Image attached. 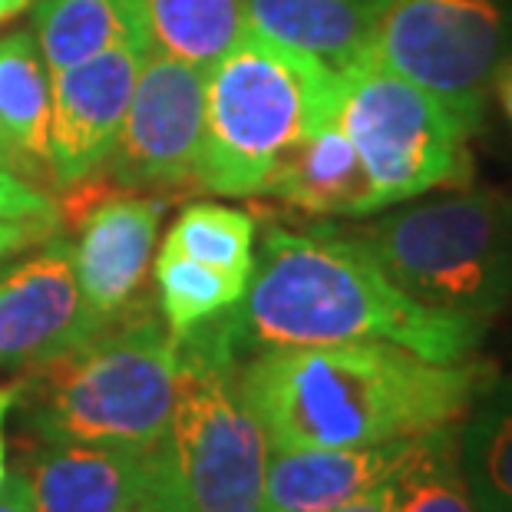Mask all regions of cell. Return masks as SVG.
Segmentation results:
<instances>
[{"label": "cell", "mask_w": 512, "mask_h": 512, "mask_svg": "<svg viewBox=\"0 0 512 512\" xmlns=\"http://www.w3.org/2000/svg\"><path fill=\"white\" fill-rule=\"evenodd\" d=\"M0 512H34L27 479H24V473H20V470L7 473L4 486H0Z\"/></svg>", "instance_id": "cell-27"}, {"label": "cell", "mask_w": 512, "mask_h": 512, "mask_svg": "<svg viewBox=\"0 0 512 512\" xmlns=\"http://www.w3.org/2000/svg\"><path fill=\"white\" fill-rule=\"evenodd\" d=\"M0 219L57 228L60 205L53 202L47 192H40L30 179L17 176L14 169L0 166Z\"/></svg>", "instance_id": "cell-24"}, {"label": "cell", "mask_w": 512, "mask_h": 512, "mask_svg": "<svg viewBox=\"0 0 512 512\" xmlns=\"http://www.w3.org/2000/svg\"><path fill=\"white\" fill-rule=\"evenodd\" d=\"M146 53L209 73L252 30L248 0H126Z\"/></svg>", "instance_id": "cell-17"}, {"label": "cell", "mask_w": 512, "mask_h": 512, "mask_svg": "<svg viewBox=\"0 0 512 512\" xmlns=\"http://www.w3.org/2000/svg\"><path fill=\"white\" fill-rule=\"evenodd\" d=\"M57 228L50 225H30V222H7L0 219V265H4L7 258H14L20 252H27V248L40 245L43 238L53 235Z\"/></svg>", "instance_id": "cell-25"}, {"label": "cell", "mask_w": 512, "mask_h": 512, "mask_svg": "<svg viewBox=\"0 0 512 512\" xmlns=\"http://www.w3.org/2000/svg\"><path fill=\"white\" fill-rule=\"evenodd\" d=\"M337 70L248 30L205 73V129L195 185L212 195H258L281 156L337 113Z\"/></svg>", "instance_id": "cell-4"}, {"label": "cell", "mask_w": 512, "mask_h": 512, "mask_svg": "<svg viewBox=\"0 0 512 512\" xmlns=\"http://www.w3.org/2000/svg\"><path fill=\"white\" fill-rule=\"evenodd\" d=\"M159 255H179L202 265L252 278L255 271V215L219 202H192L162 238Z\"/></svg>", "instance_id": "cell-21"}, {"label": "cell", "mask_w": 512, "mask_h": 512, "mask_svg": "<svg viewBox=\"0 0 512 512\" xmlns=\"http://www.w3.org/2000/svg\"><path fill=\"white\" fill-rule=\"evenodd\" d=\"M0 166L14 169V172H17V176H24V179H27V172H24V162H20V159H17V152H14V149H10V143H7V139H4V136H0Z\"/></svg>", "instance_id": "cell-31"}, {"label": "cell", "mask_w": 512, "mask_h": 512, "mask_svg": "<svg viewBox=\"0 0 512 512\" xmlns=\"http://www.w3.org/2000/svg\"><path fill=\"white\" fill-rule=\"evenodd\" d=\"M334 119L361 156L380 209L473 179L470 129L433 93L364 53L337 73Z\"/></svg>", "instance_id": "cell-7"}, {"label": "cell", "mask_w": 512, "mask_h": 512, "mask_svg": "<svg viewBox=\"0 0 512 512\" xmlns=\"http://www.w3.org/2000/svg\"><path fill=\"white\" fill-rule=\"evenodd\" d=\"M397 479H400V473L384 479V483L370 486L367 493L354 496L351 503L337 506L334 512H397Z\"/></svg>", "instance_id": "cell-26"}, {"label": "cell", "mask_w": 512, "mask_h": 512, "mask_svg": "<svg viewBox=\"0 0 512 512\" xmlns=\"http://www.w3.org/2000/svg\"><path fill=\"white\" fill-rule=\"evenodd\" d=\"M123 40H139L126 0H34V43L50 76Z\"/></svg>", "instance_id": "cell-20"}, {"label": "cell", "mask_w": 512, "mask_h": 512, "mask_svg": "<svg viewBox=\"0 0 512 512\" xmlns=\"http://www.w3.org/2000/svg\"><path fill=\"white\" fill-rule=\"evenodd\" d=\"M460 463L483 512H512V374L489 377L460 420Z\"/></svg>", "instance_id": "cell-19"}, {"label": "cell", "mask_w": 512, "mask_h": 512, "mask_svg": "<svg viewBox=\"0 0 512 512\" xmlns=\"http://www.w3.org/2000/svg\"><path fill=\"white\" fill-rule=\"evenodd\" d=\"M509 43L506 0H390L370 53L437 96L476 133Z\"/></svg>", "instance_id": "cell-8"}, {"label": "cell", "mask_w": 512, "mask_h": 512, "mask_svg": "<svg viewBox=\"0 0 512 512\" xmlns=\"http://www.w3.org/2000/svg\"><path fill=\"white\" fill-rule=\"evenodd\" d=\"M400 291L489 324L512 301V195L466 189L354 225Z\"/></svg>", "instance_id": "cell-5"}, {"label": "cell", "mask_w": 512, "mask_h": 512, "mask_svg": "<svg viewBox=\"0 0 512 512\" xmlns=\"http://www.w3.org/2000/svg\"><path fill=\"white\" fill-rule=\"evenodd\" d=\"M493 367L437 364L397 344L271 347L245 357L238 384L271 450H344L423 437L466 417Z\"/></svg>", "instance_id": "cell-2"}, {"label": "cell", "mask_w": 512, "mask_h": 512, "mask_svg": "<svg viewBox=\"0 0 512 512\" xmlns=\"http://www.w3.org/2000/svg\"><path fill=\"white\" fill-rule=\"evenodd\" d=\"M100 328L76 281L73 245L57 232L0 275V370H30Z\"/></svg>", "instance_id": "cell-11"}, {"label": "cell", "mask_w": 512, "mask_h": 512, "mask_svg": "<svg viewBox=\"0 0 512 512\" xmlns=\"http://www.w3.org/2000/svg\"><path fill=\"white\" fill-rule=\"evenodd\" d=\"M30 7H34V0H0V24H4V20L20 17Z\"/></svg>", "instance_id": "cell-32"}, {"label": "cell", "mask_w": 512, "mask_h": 512, "mask_svg": "<svg viewBox=\"0 0 512 512\" xmlns=\"http://www.w3.org/2000/svg\"><path fill=\"white\" fill-rule=\"evenodd\" d=\"M238 361L271 347L397 344L437 364L470 361L483 321L413 301L351 228H271L235 308L219 314Z\"/></svg>", "instance_id": "cell-1"}, {"label": "cell", "mask_w": 512, "mask_h": 512, "mask_svg": "<svg viewBox=\"0 0 512 512\" xmlns=\"http://www.w3.org/2000/svg\"><path fill=\"white\" fill-rule=\"evenodd\" d=\"M493 96L499 100V106H503V113L509 116V123H512V60H509V57H506V63H503V67H499V73H496Z\"/></svg>", "instance_id": "cell-30"}, {"label": "cell", "mask_w": 512, "mask_h": 512, "mask_svg": "<svg viewBox=\"0 0 512 512\" xmlns=\"http://www.w3.org/2000/svg\"><path fill=\"white\" fill-rule=\"evenodd\" d=\"M423 437L380 446H344V450H324V446L271 450L265 512H334L354 496L367 493L370 486L397 476L417 456Z\"/></svg>", "instance_id": "cell-14"}, {"label": "cell", "mask_w": 512, "mask_h": 512, "mask_svg": "<svg viewBox=\"0 0 512 512\" xmlns=\"http://www.w3.org/2000/svg\"><path fill=\"white\" fill-rule=\"evenodd\" d=\"M30 437L152 446L179 394V341L146 298L86 341L24 370L14 384Z\"/></svg>", "instance_id": "cell-3"}, {"label": "cell", "mask_w": 512, "mask_h": 512, "mask_svg": "<svg viewBox=\"0 0 512 512\" xmlns=\"http://www.w3.org/2000/svg\"><path fill=\"white\" fill-rule=\"evenodd\" d=\"M166 199L156 195H100L80 212L73 268L83 301L100 324L146 301V278Z\"/></svg>", "instance_id": "cell-13"}, {"label": "cell", "mask_w": 512, "mask_h": 512, "mask_svg": "<svg viewBox=\"0 0 512 512\" xmlns=\"http://www.w3.org/2000/svg\"><path fill=\"white\" fill-rule=\"evenodd\" d=\"M50 70L34 34L0 37V136L24 162L27 179H50Z\"/></svg>", "instance_id": "cell-18"}, {"label": "cell", "mask_w": 512, "mask_h": 512, "mask_svg": "<svg viewBox=\"0 0 512 512\" xmlns=\"http://www.w3.org/2000/svg\"><path fill=\"white\" fill-rule=\"evenodd\" d=\"M34 512H126L169 483L166 440L152 446L37 440L17 466Z\"/></svg>", "instance_id": "cell-12"}, {"label": "cell", "mask_w": 512, "mask_h": 512, "mask_svg": "<svg viewBox=\"0 0 512 512\" xmlns=\"http://www.w3.org/2000/svg\"><path fill=\"white\" fill-rule=\"evenodd\" d=\"M258 195L311 215H374L380 212L361 156L337 119L321 123L288 149Z\"/></svg>", "instance_id": "cell-15"}, {"label": "cell", "mask_w": 512, "mask_h": 512, "mask_svg": "<svg viewBox=\"0 0 512 512\" xmlns=\"http://www.w3.org/2000/svg\"><path fill=\"white\" fill-rule=\"evenodd\" d=\"M14 384H0V486L7 479V443H4V423H7V413L14 410Z\"/></svg>", "instance_id": "cell-28"}, {"label": "cell", "mask_w": 512, "mask_h": 512, "mask_svg": "<svg viewBox=\"0 0 512 512\" xmlns=\"http://www.w3.org/2000/svg\"><path fill=\"white\" fill-rule=\"evenodd\" d=\"M222 318L179 337V394L166 433L179 512H265L271 443L238 384Z\"/></svg>", "instance_id": "cell-6"}, {"label": "cell", "mask_w": 512, "mask_h": 512, "mask_svg": "<svg viewBox=\"0 0 512 512\" xmlns=\"http://www.w3.org/2000/svg\"><path fill=\"white\" fill-rule=\"evenodd\" d=\"M387 7L390 0H248V20L341 73L370 53Z\"/></svg>", "instance_id": "cell-16"}, {"label": "cell", "mask_w": 512, "mask_h": 512, "mask_svg": "<svg viewBox=\"0 0 512 512\" xmlns=\"http://www.w3.org/2000/svg\"><path fill=\"white\" fill-rule=\"evenodd\" d=\"M152 275L159 291V314L176 341L202 321L235 308L248 288V278L242 275L179 255H156Z\"/></svg>", "instance_id": "cell-22"}, {"label": "cell", "mask_w": 512, "mask_h": 512, "mask_svg": "<svg viewBox=\"0 0 512 512\" xmlns=\"http://www.w3.org/2000/svg\"><path fill=\"white\" fill-rule=\"evenodd\" d=\"M202 129L205 70L146 53L123 129L100 172L123 192H192L199 189Z\"/></svg>", "instance_id": "cell-9"}, {"label": "cell", "mask_w": 512, "mask_h": 512, "mask_svg": "<svg viewBox=\"0 0 512 512\" xmlns=\"http://www.w3.org/2000/svg\"><path fill=\"white\" fill-rule=\"evenodd\" d=\"M126 512H179V506H176V496H172V486L166 483L162 489H156L152 496L139 499L136 506H129Z\"/></svg>", "instance_id": "cell-29"}, {"label": "cell", "mask_w": 512, "mask_h": 512, "mask_svg": "<svg viewBox=\"0 0 512 512\" xmlns=\"http://www.w3.org/2000/svg\"><path fill=\"white\" fill-rule=\"evenodd\" d=\"M397 512H483L460 463V423L423 437L417 456L400 470Z\"/></svg>", "instance_id": "cell-23"}, {"label": "cell", "mask_w": 512, "mask_h": 512, "mask_svg": "<svg viewBox=\"0 0 512 512\" xmlns=\"http://www.w3.org/2000/svg\"><path fill=\"white\" fill-rule=\"evenodd\" d=\"M146 47L123 40L50 76V182L80 189L110 159L133 100Z\"/></svg>", "instance_id": "cell-10"}]
</instances>
